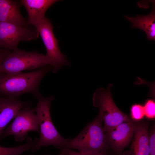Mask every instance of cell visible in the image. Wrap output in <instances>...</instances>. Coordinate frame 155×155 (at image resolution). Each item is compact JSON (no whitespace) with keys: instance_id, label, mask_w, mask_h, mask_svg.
Masks as SVG:
<instances>
[{"instance_id":"6da1fadb","label":"cell","mask_w":155,"mask_h":155,"mask_svg":"<svg viewBox=\"0 0 155 155\" xmlns=\"http://www.w3.org/2000/svg\"><path fill=\"white\" fill-rule=\"evenodd\" d=\"M51 70V67L47 65L26 73H0V95L19 98L23 94L30 93L38 99L42 96L39 90L40 82Z\"/></svg>"},{"instance_id":"7a4b0ae2","label":"cell","mask_w":155,"mask_h":155,"mask_svg":"<svg viewBox=\"0 0 155 155\" xmlns=\"http://www.w3.org/2000/svg\"><path fill=\"white\" fill-rule=\"evenodd\" d=\"M102 122L98 115L77 136L73 139L69 138L60 150L75 149L88 154L105 152L108 143L103 129Z\"/></svg>"},{"instance_id":"3957f363","label":"cell","mask_w":155,"mask_h":155,"mask_svg":"<svg viewBox=\"0 0 155 155\" xmlns=\"http://www.w3.org/2000/svg\"><path fill=\"white\" fill-rule=\"evenodd\" d=\"M55 99L53 96L47 97L42 96L38 99V104L34 108L38 120L40 136L30 150L33 152L39 150L42 146L51 145L60 149L69 139L64 138L59 133L52 120L50 105Z\"/></svg>"},{"instance_id":"277c9868","label":"cell","mask_w":155,"mask_h":155,"mask_svg":"<svg viewBox=\"0 0 155 155\" xmlns=\"http://www.w3.org/2000/svg\"><path fill=\"white\" fill-rule=\"evenodd\" d=\"M113 85L109 84L106 89L101 88L97 89L92 97L93 105L98 108V115L104 123L103 129L104 133L109 128L130 120L114 102L111 91Z\"/></svg>"},{"instance_id":"5b68a950","label":"cell","mask_w":155,"mask_h":155,"mask_svg":"<svg viewBox=\"0 0 155 155\" xmlns=\"http://www.w3.org/2000/svg\"><path fill=\"white\" fill-rule=\"evenodd\" d=\"M33 25L41 37L46 50L45 56L53 73H57L63 65L70 66L66 56L60 50L59 40L54 34L53 26L50 20L45 17Z\"/></svg>"},{"instance_id":"8992f818","label":"cell","mask_w":155,"mask_h":155,"mask_svg":"<svg viewBox=\"0 0 155 155\" xmlns=\"http://www.w3.org/2000/svg\"><path fill=\"white\" fill-rule=\"evenodd\" d=\"M47 65L45 55L17 49L10 52L5 58L0 67V73H17Z\"/></svg>"},{"instance_id":"52a82bcc","label":"cell","mask_w":155,"mask_h":155,"mask_svg":"<svg viewBox=\"0 0 155 155\" xmlns=\"http://www.w3.org/2000/svg\"><path fill=\"white\" fill-rule=\"evenodd\" d=\"M35 108L29 106L21 109L13 121L5 129L0 135V140L10 135L18 142L23 141L30 131L39 133L38 119Z\"/></svg>"},{"instance_id":"ba28073f","label":"cell","mask_w":155,"mask_h":155,"mask_svg":"<svg viewBox=\"0 0 155 155\" xmlns=\"http://www.w3.org/2000/svg\"><path fill=\"white\" fill-rule=\"evenodd\" d=\"M39 34L35 27L0 22V47L12 51L17 49L20 41L35 40Z\"/></svg>"},{"instance_id":"9c48e42d","label":"cell","mask_w":155,"mask_h":155,"mask_svg":"<svg viewBox=\"0 0 155 155\" xmlns=\"http://www.w3.org/2000/svg\"><path fill=\"white\" fill-rule=\"evenodd\" d=\"M137 124L131 120L108 129L105 132L108 144L119 155L129 143Z\"/></svg>"},{"instance_id":"30bf717a","label":"cell","mask_w":155,"mask_h":155,"mask_svg":"<svg viewBox=\"0 0 155 155\" xmlns=\"http://www.w3.org/2000/svg\"><path fill=\"white\" fill-rule=\"evenodd\" d=\"M30 104L29 102L22 101L18 98L0 95V135L20 111Z\"/></svg>"},{"instance_id":"8fae6325","label":"cell","mask_w":155,"mask_h":155,"mask_svg":"<svg viewBox=\"0 0 155 155\" xmlns=\"http://www.w3.org/2000/svg\"><path fill=\"white\" fill-rule=\"evenodd\" d=\"M21 4L20 1L0 0V22L20 26H28L21 13Z\"/></svg>"},{"instance_id":"7c38bea8","label":"cell","mask_w":155,"mask_h":155,"mask_svg":"<svg viewBox=\"0 0 155 155\" xmlns=\"http://www.w3.org/2000/svg\"><path fill=\"white\" fill-rule=\"evenodd\" d=\"M57 0H21V4L25 8L28 14V24L33 25L45 18L47 9L58 1Z\"/></svg>"},{"instance_id":"4fadbf2b","label":"cell","mask_w":155,"mask_h":155,"mask_svg":"<svg viewBox=\"0 0 155 155\" xmlns=\"http://www.w3.org/2000/svg\"><path fill=\"white\" fill-rule=\"evenodd\" d=\"M130 150L124 155H149V133L147 124L137 125Z\"/></svg>"},{"instance_id":"5bb4252c","label":"cell","mask_w":155,"mask_h":155,"mask_svg":"<svg viewBox=\"0 0 155 155\" xmlns=\"http://www.w3.org/2000/svg\"><path fill=\"white\" fill-rule=\"evenodd\" d=\"M124 17L132 24V28L140 29L146 34L149 40H155V9L154 4L152 5V11L148 15H137L135 17L126 16Z\"/></svg>"},{"instance_id":"9a60e30c","label":"cell","mask_w":155,"mask_h":155,"mask_svg":"<svg viewBox=\"0 0 155 155\" xmlns=\"http://www.w3.org/2000/svg\"><path fill=\"white\" fill-rule=\"evenodd\" d=\"M38 138L34 141H29L25 144L13 147H5L0 145V155H21L23 152L31 150L36 143Z\"/></svg>"},{"instance_id":"2e32d148","label":"cell","mask_w":155,"mask_h":155,"mask_svg":"<svg viewBox=\"0 0 155 155\" xmlns=\"http://www.w3.org/2000/svg\"><path fill=\"white\" fill-rule=\"evenodd\" d=\"M130 110L131 117L135 120H140L145 115L144 106L141 104H133L131 106Z\"/></svg>"},{"instance_id":"e0dca14e","label":"cell","mask_w":155,"mask_h":155,"mask_svg":"<svg viewBox=\"0 0 155 155\" xmlns=\"http://www.w3.org/2000/svg\"><path fill=\"white\" fill-rule=\"evenodd\" d=\"M144 106L145 115L149 119L155 117V102L152 99L147 100Z\"/></svg>"},{"instance_id":"ac0fdd59","label":"cell","mask_w":155,"mask_h":155,"mask_svg":"<svg viewBox=\"0 0 155 155\" xmlns=\"http://www.w3.org/2000/svg\"><path fill=\"white\" fill-rule=\"evenodd\" d=\"M149 155H155V129L153 126L149 133Z\"/></svg>"},{"instance_id":"d6986e66","label":"cell","mask_w":155,"mask_h":155,"mask_svg":"<svg viewBox=\"0 0 155 155\" xmlns=\"http://www.w3.org/2000/svg\"><path fill=\"white\" fill-rule=\"evenodd\" d=\"M61 150L63 152L65 155H107L105 152H102L88 154L77 152L70 149H65Z\"/></svg>"},{"instance_id":"ffe728a7","label":"cell","mask_w":155,"mask_h":155,"mask_svg":"<svg viewBox=\"0 0 155 155\" xmlns=\"http://www.w3.org/2000/svg\"><path fill=\"white\" fill-rule=\"evenodd\" d=\"M10 52L3 49H0V67L5 58Z\"/></svg>"},{"instance_id":"44dd1931","label":"cell","mask_w":155,"mask_h":155,"mask_svg":"<svg viewBox=\"0 0 155 155\" xmlns=\"http://www.w3.org/2000/svg\"><path fill=\"white\" fill-rule=\"evenodd\" d=\"M30 155H35L33 154H30ZM58 155H65L63 152L61 150L59 154Z\"/></svg>"},{"instance_id":"7402d4cb","label":"cell","mask_w":155,"mask_h":155,"mask_svg":"<svg viewBox=\"0 0 155 155\" xmlns=\"http://www.w3.org/2000/svg\"><path fill=\"white\" fill-rule=\"evenodd\" d=\"M2 49V48H1V47H0V49Z\"/></svg>"}]
</instances>
